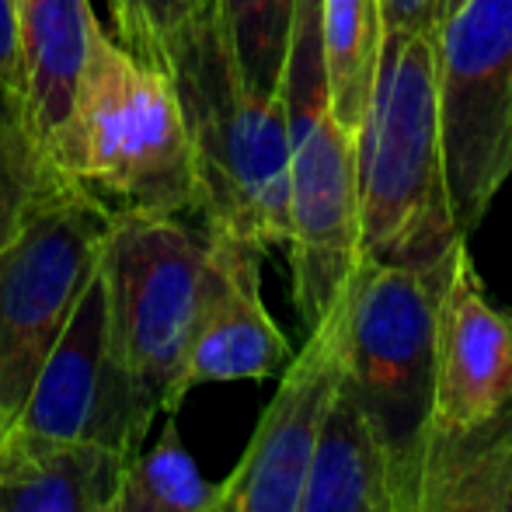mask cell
<instances>
[{
	"label": "cell",
	"instance_id": "4316f807",
	"mask_svg": "<svg viewBox=\"0 0 512 512\" xmlns=\"http://www.w3.org/2000/svg\"><path fill=\"white\" fill-rule=\"evenodd\" d=\"M499 512H512V471H509V481H506V492H502V506Z\"/></svg>",
	"mask_w": 512,
	"mask_h": 512
},
{
	"label": "cell",
	"instance_id": "7a4b0ae2",
	"mask_svg": "<svg viewBox=\"0 0 512 512\" xmlns=\"http://www.w3.org/2000/svg\"><path fill=\"white\" fill-rule=\"evenodd\" d=\"M359 262L439 265L460 237L446 192L436 32L387 35L356 129Z\"/></svg>",
	"mask_w": 512,
	"mask_h": 512
},
{
	"label": "cell",
	"instance_id": "ffe728a7",
	"mask_svg": "<svg viewBox=\"0 0 512 512\" xmlns=\"http://www.w3.org/2000/svg\"><path fill=\"white\" fill-rule=\"evenodd\" d=\"M216 11L244 84L258 95H279L297 0H216Z\"/></svg>",
	"mask_w": 512,
	"mask_h": 512
},
{
	"label": "cell",
	"instance_id": "ba28073f",
	"mask_svg": "<svg viewBox=\"0 0 512 512\" xmlns=\"http://www.w3.org/2000/svg\"><path fill=\"white\" fill-rule=\"evenodd\" d=\"M446 192L460 237H471L506 185L512 122V0H460L436 28Z\"/></svg>",
	"mask_w": 512,
	"mask_h": 512
},
{
	"label": "cell",
	"instance_id": "cb8c5ba5",
	"mask_svg": "<svg viewBox=\"0 0 512 512\" xmlns=\"http://www.w3.org/2000/svg\"><path fill=\"white\" fill-rule=\"evenodd\" d=\"M115 18V32H119V42L126 46L129 42V28H133V0H108Z\"/></svg>",
	"mask_w": 512,
	"mask_h": 512
},
{
	"label": "cell",
	"instance_id": "d6986e66",
	"mask_svg": "<svg viewBox=\"0 0 512 512\" xmlns=\"http://www.w3.org/2000/svg\"><path fill=\"white\" fill-rule=\"evenodd\" d=\"M67 175L56 171L18 98L0 95V248L32 220Z\"/></svg>",
	"mask_w": 512,
	"mask_h": 512
},
{
	"label": "cell",
	"instance_id": "6da1fadb",
	"mask_svg": "<svg viewBox=\"0 0 512 512\" xmlns=\"http://www.w3.org/2000/svg\"><path fill=\"white\" fill-rule=\"evenodd\" d=\"M196 168L206 234L265 255L290 237V143L283 95L244 84L216 0L189 7L161 42Z\"/></svg>",
	"mask_w": 512,
	"mask_h": 512
},
{
	"label": "cell",
	"instance_id": "8fae6325",
	"mask_svg": "<svg viewBox=\"0 0 512 512\" xmlns=\"http://www.w3.org/2000/svg\"><path fill=\"white\" fill-rule=\"evenodd\" d=\"M512 405V314L492 307L467 241L450 255L432 331V436H457Z\"/></svg>",
	"mask_w": 512,
	"mask_h": 512
},
{
	"label": "cell",
	"instance_id": "ac0fdd59",
	"mask_svg": "<svg viewBox=\"0 0 512 512\" xmlns=\"http://www.w3.org/2000/svg\"><path fill=\"white\" fill-rule=\"evenodd\" d=\"M220 499L223 485L203 478L171 422L154 446L136 450L122 464L98 512H216Z\"/></svg>",
	"mask_w": 512,
	"mask_h": 512
},
{
	"label": "cell",
	"instance_id": "8992f818",
	"mask_svg": "<svg viewBox=\"0 0 512 512\" xmlns=\"http://www.w3.org/2000/svg\"><path fill=\"white\" fill-rule=\"evenodd\" d=\"M108 324L150 418L185 401L182 373L209 283V237L182 216L119 209L102 248Z\"/></svg>",
	"mask_w": 512,
	"mask_h": 512
},
{
	"label": "cell",
	"instance_id": "9a60e30c",
	"mask_svg": "<svg viewBox=\"0 0 512 512\" xmlns=\"http://www.w3.org/2000/svg\"><path fill=\"white\" fill-rule=\"evenodd\" d=\"M297 512H394L384 457L342 387L317 432Z\"/></svg>",
	"mask_w": 512,
	"mask_h": 512
},
{
	"label": "cell",
	"instance_id": "e0dca14e",
	"mask_svg": "<svg viewBox=\"0 0 512 512\" xmlns=\"http://www.w3.org/2000/svg\"><path fill=\"white\" fill-rule=\"evenodd\" d=\"M317 39L331 112L356 136L384 49L380 0H317Z\"/></svg>",
	"mask_w": 512,
	"mask_h": 512
},
{
	"label": "cell",
	"instance_id": "5bb4252c",
	"mask_svg": "<svg viewBox=\"0 0 512 512\" xmlns=\"http://www.w3.org/2000/svg\"><path fill=\"white\" fill-rule=\"evenodd\" d=\"M95 32L91 0H18L21 108L42 147L67 119Z\"/></svg>",
	"mask_w": 512,
	"mask_h": 512
},
{
	"label": "cell",
	"instance_id": "484cf974",
	"mask_svg": "<svg viewBox=\"0 0 512 512\" xmlns=\"http://www.w3.org/2000/svg\"><path fill=\"white\" fill-rule=\"evenodd\" d=\"M460 4V0H436V14H439V25H443V18H446V14H450L453 11V7H457Z\"/></svg>",
	"mask_w": 512,
	"mask_h": 512
},
{
	"label": "cell",
	"instance_id": "9c48e42d",
	"mask_svg": "<svg viewBox=\"0 0 512 512\" xmlns=\"http://www.w3.org/2000/svg\"><path fill=\"white\" fill-rule=\"evenodd\" d=\"M154 418L147 415L108 324L102 262L84 286L67 328L42 363L21 415L7 432L60 443H91L119 457L143 450Z\"/></svg>",
	"mask_w": 512,
	"mask_h": 512
},
{
	"label": "cell",
	"instance_id": "3957f363",
	"mask_svg": "<svg viewBox=\"0 0 512 512\" xmlns=\"http://www.w3.org/2000/svg\"><path fill=\"white\" fill-rule=\"evenodd\" d=\"M46 154L112 213H196L189 129L168 70L136 56L102 25Z\"/></svg>",
	"mask_w": 512,
	"mask_h": 512
},
{
	"label": "cell",
	"instance_id": "277c9868",
	"mask_svg": "<svg viewBox=\"0 0 512 512\" xmlns=\"http://www.w3.org/2000/svg\"><path fill=\"white\" fill-rule=\"evenodd\" d=\"M446 269L450 258L439 265L359 262L338 297V387L384 457L394 512H415L432 446V331Z\"/></svg>",
	"mask_w": 512,
	"mask_h": 512
},
{
	"label": "cell",
	"instance_id": "52a82bcc",
	"mask_svg": "<svg viewBox=\"0 0 512 512\" xmlns=\"http://www.w3.org/2000/svg\"><path fill=\"white\" fill-rule=\"evenodd\" d=\"M108 227L112 209L67 178L0 248V436L98 272Z\"/></svg>",
	"mask_w": 512,
	"mask_h": 512
},
{
	"label": "cell",
	"instance_id": "2e32d148",
	"mask_svg": "<svg viewBox=\"0 0 512 512\" xmlns=\"http://www.w3.org/2000/svg\"><path fill=\"white\" fill-rule=\"evenodd\" d=\"M512 471V405L457 436H432L415 512H499Z\"/></svg>",
	"mask_w": 512,
	"mask_h": 512
},
{
	"label": "cell",
	"instance_id": "7c38bea8",
	"mask_svg": "<svg viewBox=\"0 0 512 512\" xmlns=\"http://www.w3.org/2000/svg\"><path fill=\"white\" fill-rule=\"evenodd\" d=\"M209 237V283L185 356L182 394L203 384L265 380L293 359L290 342L262 304V255L227 237Z\"/></svg>",
	"mask_w": 512,
	"mask_h": 512
},
{
	"label": "cell",
	"instance_id": "4fadbf2b",
	"mask_svg": "<svg viewBox=\"0 0 512 512\" xmlns=\"http://www.w3.org/2000/svg\"><path fill=\"white\" fill-rule=\"evenodd\" d=\"M126 457L25 432L0 436V512H98Z\"/></svg>",
	"mask_w": 512,
	"mask_h": 512
},
{
	"label": "cell",
	"instance_id": "83f0119b",
	"mask_svg": "<svg viewBox=\"0 0 512 512\" xmlns=\"http://www.w3.org/2000/svg\"><path fill=\"white\" fill-rule=\"evenodd\" d=\"M196 4H203V0H175V11H178V18H182L189 7H196Z\"/></svg>",
	"mask_w": 512,
	"mask_h": 512
},
{
	"label": "cell",
	"instance_id": "30bf717a",
	"mask_svg": "<svg viewBox=\"0 0 512 512\" xmlns=\"http://www.w3.org/2000/svg\"><path fill=\"white\" fill-rule=\"evenodd\" d=\"M338 373H342V317L335 304L317 328L307 331L304 349L286 363L279 391L258 418L241 464L223 481V499L216 512L300 509L310 457L335 398Z\"/></svg>",
	"mask_w": 512,
	"mask_h": 512
},
{
	"label": "cell",
	"instance_id": "d4e9b609",
	"mask_svg": "<svg viewBox=\"0 0 512 512\" xmlns=\"http://www.w3.org/2000/svg\"><path fill=\"white\" fill-rule=\"evenodd\" d=\"M502 175H506V182H509V175H512V122H509V140H506V154H502Z\"/></svg>",
	"mask_w": 512,
	"mask_h": 512
},
{
	"label": "cell",
	"instance_id": "5b68a950",
	"mask_svg": "<svg viewBox=\"0 0 512 512\" xmlns=\"http://www.w3.org/2000/svg\"><path fill=\"white\" fill-rule=\"evenodd\" d=\"M290 143V272L307 331L328 317L359 265L356 136L335 119L317 39V0H297L283 84Z\"/></svg>",
	"mask_w": 512,
	"mask_h": 512
},
{
	"label": "cell",
	"instance_id": "7402d4cb",
	"mask_svg": "<svg viewBox=\"0 0 512 512\" xmlns=\"http://www.w3.org/2000/svg\"><path fill=\"white\" fill-rule=\"evenodd\" d=\"M21 42H18V0H0V95L21 102Z\"/></svg>",
	"mask_w": 512,
	"mask_h": 512
},
{
	"label": "cell",
	"instance_id": "44dd1931",
	"mask_svg": "<svg viewBox=\"0 0 512 512\" xmlns=\"http://www.w3.org/2000/svg\"><path fill=\"white\" fill-rule=\"evenodd\" d=\"M175 21V0H133V28H129L126 49L150 63H161V42Z\"/></svg>",
	"mask_w": 512,
	"mask_h": 512
},
{
	"label": "cell",
	"instance_id": "603a6c76",
	"mask_svg": "<svg viewBox=\"0 0 512 512\" xmlns=\"http://www.w3.org/2000/svg\"><path fill=\"white\" fill-rule=\"evenodd\" d=\"M380 18H384V39L439 28L436 0H380Z\"/></svg>",
	"mask_w": 512,
	"mask_h": 512
}]
</instances>
